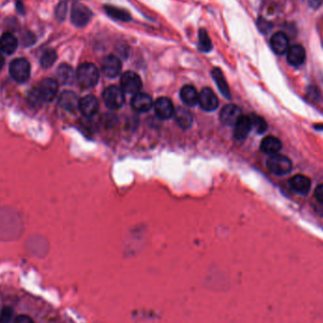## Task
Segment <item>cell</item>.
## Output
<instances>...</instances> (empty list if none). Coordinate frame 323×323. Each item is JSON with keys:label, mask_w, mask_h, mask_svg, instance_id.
Returning a JSON list of instances; mask_svg holds the SVG:
<instances>
[{"label": "cell", "mask_w": 323, "mask_h": 323, "mask_svg": "<svg viewBox=\"0 0 323 323\" xmlns=\"http://www.w3.org/2000/svg\"><path fill=\"white\" fill-rule=\"evenodd\" d=\"M286 57L289 65L293 66H299L305 61V58H306L305 49L300 45H294L287 50Z\"/></svg>", "instance_id": "15"}, {"label": "cell", "mask_w": 323, "mask_h": 323, "mask_svg": "<svg viewBox=\"0 0 323 323\" xmlns=\"http://www.w3.org/2000/svg\"><path fill=\"white\" fill-rule=\"evenodd\" d=\"M76 78L82 88H92L98 81L99 71L96 65L91 63H84L79 66Z\"/></svg>", "instance_id": "1"}, {"label": "cell", "mask_w": 323, "mask_h": 323, "mask_svg": "<svg viewBox=\"0 0 323 323\" xmlns=\"http://www.w3.org/2000/svg\"><path fill=\"white\" fill-rule=\"evenodd\" d=\"M120 60L114 55L106 56L101 62V71L107 78H115L121 72Z\"/></svg>", "instance_id": "8"}, {"label": "cell", "mask_w": 323, "mask_h": 323, "mask_svg": "<svg viewBox=\"0 0 323 323\" xmlns=\"http://www.w3.org/2000/svg\"><path fill=\"white\" fill-rule=\"evenodd\" d=\"M323 0H308V4L311 8L318 9L322 5Z\"/></svg>", "instance_id": "35"}, {"label": "cell", "mask_w": 323, "mask_h": 323, "mask_svg": "<svg viewBox=\"0 0 323 323\" xmlns=\"http://www.w3.org/2000/svg\"><path fill=\"white\" fill-rule=\"evenodd\" d=\"M258 27L262 32H267L268 29L270 28V24L265 19H259Z\"/></svg>", "instance_id": "34"}, {"label": "cell", "mask_w": 323, "mask_h": 323, "mask_svg": "<svg viewBox=\"0 0 323 323\" xmlns=\"http://www.w3.org/2000/svg\"><path fill=\"white\" fill-rule=\"evenodd\" d=\"M174 115H175L176 121L182 128L187 129V128L191 127L192 122H193V117L188 110L180 107L175 111Z\"/></svg>", "instance_id": "23"}, {"label": "cell", "mask_w": 323, "mask_h": 323, "mask_svg": "<svg viewBox=\"0 0 323 323\" xmlns=\"http://www.w3.org/2000/svg\"><path fill=\"white\" fill-rule=\"evenodd\" d=\"M260 148L264 153L269 155L279 153V151L282 148V142L279 138L269 135L262 140Z\"/></svg>", "instance_id": "19"}, {"label": "cell", "mask_w": 323, "mask_h": 323, "mask_svg": "<svg viewBox=\"0 0 323 323\" xmlns=\"http://www.w3.org/2000/svg\"><path fill=\"white\" fill-rule=\"evenodd\" d=\"M57 77L63 84H71L75 80V72L70 65L63 64L57 69Z\"/></svg>", "instance_id": "21"}, {"label": "cell", "mask_w": 323, "mask_h": 323, "mask_svg": "<svg viewBox=\"0 0 323 323\" xmlns=\"http://www.w3.org/2000/svg\"><path fill=\"white\" fill-rule=\"evenodd\" d=\"M234 137L237 140H244L248 137L251 129H252L251 118L250 116H244L242 115L239 120L236 122L234 125Z\"/></svg>", "instance_id": "18"}, {"label": "cell", "mask_w": 323, "mask_h": 323, "mask_svg": "<svg viewBox=\"0 0 323 323\" xmlns=\"http://www.w3.org/2000/svg\"><path fill=\"white\" fill-rule=\"evenodd\" d=\"M5 65V59L3 55L0 53V70L3 68V66Z\"/></svg>", "instance_id": "37"}, {"label": "cell", "mask_w": 323, "mask_h": 323, "mask_svg": "<svg viewBox=\"0 0 323 323\" xmlns=\"http://www.w3.org/2000/svg\"><path fill=\"white\" fill-rule=\"evenodd\" d=\"M66 13H67V5L65 1H62L57 6L56 12H55L57 19L59 21H64L66 17Z\"/></svg>", "instance_id": "30"}, {"label": "cell", "mask_w": 323, "mask_h": 323, "mask_svg": "<svg viewBox=\"0 0 323 323\" xmlns=\"http://www.w3.org/2000/svg\"><path fill=\"white\" fill-rule=\"evenodd\" d=\"M56 60V51L54 49H47L41 57V65L44 68H49L55 64Z\"/></svg>", "instance_id": "26"}, {"label": "cell", "mask_w": 323, "mask_h": 323, "mask_svg": "<svg viewBox=\"0 0 323 323\" xmlns=\"http://www.w3.org/2000/svg\"><path fill=\"white\" fill-rule=\"evenodd\" d=\"M59 104L69 112H75L79 109L80 100L72 91H64L59 97Z\"/></svg>", "instance_id": "17"}, {"label": "cell", "mask_w": 323, "mask_h": 323, "mask_svg": "<svg viewBox=\"0 0 323 323\" xmlns=\"http://www.w3.org/2000/svg\"><path fill=\"white\" fill-rule=\"evenodd\" d=\"M14 315V310L11 307H4L0 312V323H10Z\"/></svg>", "instance_id": "29"}, {"label": "cell", "mask_w": 323, "mask_h": 323, "mask_svg": "<svg viewBox=\"0 0 323 323\" xmlns=\"http://www.w3.org/2000/svg\"><path fill=\"white\" fill-rule=\"evenodd\" d=\"M289 186L296 193L306 195L311 188V181L304 175L297 174L289 180Z\"/></svg>", "instance_id": "16"}, {"label": "cell", "mask_w": 323, "mask_h": 323, "mask_svg": "<svg viewBox=\"0 0 323 323\" xmlns=\"http://www.w3.org/2000/svg\"><path fill=\"white\" fill-rule=\"evenodd\" d=\"M121 88L124 93L135 95L139 93V91L142 88V81L135 72L132 71H127L122 75Z\"/></svg>", "instance_id": "6"}, {"label": "cell", "mask_w": 323, "mask_h": 323, "mask_svg": "<svg viewBox=\"0 0 323 323\" xmlns=\"http://www.w3.org/2000/svg\"><path fill=\"white\" fill-rule=\"evenodd\" d=\"M241 116V110L238 106L228 104L220 113V120L225 125H235Z\"/></svg>", "instance_id": "11"}, {"label": "cell", "mask_w": 323, "mask_h": 323, "mask_svg": "<svg viewBox=\"0 0 323 323\" xmlns=\"http://www.w3.org/2000/svg\"><path fill=\"white\" fill-rule=\"evenodd\" d=\"M270 47L278 55L286 53L289 49V42L286 34L283 32L274 33L270 39Z\"/></svg>", "instance_id": "12"}, {"label": "cell", "mask_w": 323, "mask_h": 323, "mask_svg": "<svg viewBox=\"0 0 323 323\" xmlns=\"http://www.w3.org/2000/svg\"><path fill=\"white\" fill-rule=\"evenodd\" d=\"M267 167L268 170L277 176H283L290 173L292 170V162L290 159L282 154L270 155L267 159Z\"/></svg>", "instance_id": "2"}, {"label": "cell", "mask_w": 323, "mask_h": 323, "mask_svg": "<svg viewBox=\"0 0 323 323\" xmlns=\"http://www.w3.org/2000/svg\"><path fill=\"white\" fill-rule=\"evenodd\" d=\"M59 84L53 79H45L41 81L35 91L42 102H51L56 97Z\"/></svg>", "instance_id": "4"}, {"label": "cell", "mask_w": 323, "mask_h": 323, "mask_svg": "<svg viewBox=\"0 0 323 323\" xmlns=\"http://www.w3.org/2000/svg\"><path fill=\"white\" fill-rule=\"evenodd\" d=\"M314 195H315V198L317 202L323 203V184L316 186Z\"/></svg>", "instance_id": "31"}, {"label": "cell", "mask_w": 323, "mask_h": 323, "mask_svg": "<svg viewBox=\"0 0 323 323\" xmlns=\"http://www.w3.org/2000/svg\"><path fill=\"white\" fill-rule=\"evenodd\" d=\"M103 100L108 108L113 110L119 109L125 102L124 92L117 86H109L103 92Z\"/></svg>", "instance_id": "5"}, {"label": "cell", "mask_w": 323, "mask_h": 323, "mask_svg": "<svg viewBox=\"0 0 323 323\" xmlns=\"http://www.w3.org/2000/svg\"><path fill=\"white\" fill-rule=\"evenodd\" d=\"M18 47V40L12 33H4L0 37V51L6 54H13Z\"/></svg>", "instance_id": "20"}, {"label": "cell", "mask_w": 323, "mask_h": 323, "mask_svg": "<svg viewBox=\"0 0 323 323\" xmlns=\"http://www.w3.org/2000/svg\"><path fill=\"white\" fill-rule=\"evenodd\" d=\"M131 106L136 112L145 113L151 109L153 101L149 95L145 93H137L131 99Z\"/></svg>", "instance_id": "14"}, {"label": "cell", "mask_w": 323, "mask_h": 323, "mask_svg": "<svg viewBox=\"0 0 323 323\" xmlns=\"http://www.w3.org/2000/svg\"><path fill=\"white\" fill-rule=\"evenodd\" d=\"M17 10L22 15L25 14V7L24 4L21 1H17Z\"/></svg>", "instance_id": "36"}, {"label": "cell", "mask_w": 323, "mask_h": 323, "mask_svg": "<svg viewBox=\"0 0 323 323\" xmlns=\"http://www.w3.org/2000/svg\"><path fill=\"white\" fill-rule=\"evenodd\" d=\"M105 11L106 13L108 14V16H110L112 18L116 19V20L128 22L131 19L129 13L123 9L116 8L113 6H105Z\"/></svg>", "instance_id": "25"}, {"label": "cell", "mask_w": 323, "mask_h": 323, "mask_svg": "<svg viewBox=\"0 0 323 323\" xmlns=\"http://www.w3.org/2000/svg\"><path fill=\"white\" fill-rule=\"evenodd\" d=\"M250 118H251L252 128L256 129V131L258 133H263V132H265L267 130V122H266V120L263 117H261L259 115H256V114H251Z\"/></svg>", "instance_id": "28"}, {"label": "cell", "mask_w": 323, "mask_h": 323, "mask_svg": "<svg viewBox=\"0 0 323 323\" xmlns=\"http://www.w3.org/2000/svg\"><path fill=\"white\" fill-rule=\"evenodd\" d=\"M212 74H213L214 80L217 82V85H218L219 91L223 94L224 97H227V98H230L231 97V93H230V89H229L226 80H225V78L223 76V73L221 72L220 69L215 68L213 70Z\"/></svg>", "instance_id": "24"}, {"label": "cell", "mask_w": 323, "mask_h": 323, "mask_svg": "<svg viewBox=\"0 0 323 323\" xmlns=\"http://www.w3.org/2000/svg\"><path fill=\"white\" fill-rule=\"evenodd\" d=\"M79 109L81 113L86 117H92L97 114L99 109V103L96 97L94 96H86L82 97L80 100Z\"/></svg>", "instance_id": "13"}, {"label": "cell", "mask_w": 323, "mask_h": 323, "mask_svg": "<svg viewBox=\"0 0 323 323\" xmlns=\"http://www.w3.org/2000/svg\"><path fill=\"white\" fill-rule=\"evenodd\" d=\"M15 323H34L33 318L27 315H20L17 316Z\"/></svg>", "instance_id": "33"}, {"label": "cell", "mask_w": 323, "mask_h": 323, "mask_svg": "<svg viewBox=\"0 0 323 323\" xmlns=\"http://www.w3.org/2000/svg\"><path fill=\"white\" fill-rule=\"evenodd\" d=\"M24 44L25 46H33V44H34V42L36 40L35 36L33 35L32 33H28L24 36Z\"/></svg>", "instance_id": "32"}, {"label": "cell", "mask_w": 323, "mask_h": 323, "mask_svg": "<svg viewBox=\"0 0 323 323\" xmlns=\"http://www.w3.org/2000/svg\"><path fill=\"white\" fill-rule=\"evenodd\" d=\"M154 111L156 115L160 119H169L172 117L175 113V109L173 103L168 97H159L154 103Z\"/></svg>", "instance_id": "9"}, {"label": "cell", "mask_w": 323, "mask_h": 323, "mask_svg": "<svg viewBox=\"0 0 323 323\" xmlns=\"http://www.w3.org/2000/svg\"><path fill=\"white\" fill-rule=\"evenodd\" d=\"M199 49L203 52H208L212 49V42L207 32L202 29L199 32Z\"/></svg>", "instance_id": "27"}, {"label": "cell", "mask_w": 323, "mask_h": 323, "mask_svg": "<svg viewBox=\"0 0 323 323\" xmlns=\"http://www.w3.org/2000/svg\"><path fill=\"white\" fill-rule=\"evenodd\" d=\"M93 14L90 9L81 3H75L71 10V21L76 27H84L89 23Z\"/></svg>", "instance_id": "7"}, {"label": "cell", "mask_w": 323, "mask_h": 323, "mask_svg": "<svg viewBox=\"0 0 323 323\" xmlns=\"http://www.w3.org/2000/svg\"><path fill=\"white\" fill-rule=\"evenodd\" d=\"M199 103L203 110L212 112L218 108V97L210 88H204L199 95Z\"/></svg>", "instance_id": "10"}, {"label": "cell", "mask_w": 323, "mask_h": 323, "mask_svg": "<svg viewBox=\"0 0 323 323\" xmlns=\"http://www.w3.org/2000/svg\"><path fill=\"white\" fill-rule=\"evenodd\" d=\"M199 95L196 88L191 85H186L181 91V97L187 106H195L199 103Z\"/></svg>", "instance_id": "22"}, {"label": "cell", "mask_w": 323, "mask_h": 323, "mask_svg": "<svg viewBox=\"0 0 323 323\" xmlns=\"http://www.w3.org/2000/svg\"><path fill=\"white\" fill-rule=\"evenodd\" d=\"M10 74L17 82H25L30 79L31 65L26 59H16L10 65Z\"/></svg>", "instance_id": "3"}]
</instances>
